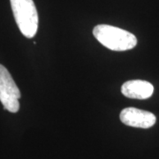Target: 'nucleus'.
Listing matches in <instances>:
<instances>
[{
	"mask_svg": "<svg viewBox=\"0 0 159 159\" xmlns=\"http://www.w3.org/2000/svg\"><path fill=\"white\" fill-rule=\"evenodd\" d=\"M121 93L127 98L147 99L153 95L154 87L151 83L142 80L125 81L121 87Z\"/></svg>",
	"mask_w": 159,
	"mask_h": 159,
	"instance_id": "39448f33",
	"label": "nucleus"
},
{
	"mask_svg": "<svg viewBox=\"0 0 159 159\" xmlns=\"http://www.w3.org/2000/svg\"><path fill=\"white\" fill-rule=\"evenodd\" d=\"M20 91L10 73L3 65H0V102L4 109L12 113L17 112L20 110Z\"/></svg>",
	"mask_w": 159,
	"mask_h": 159,
	"instance_id": "7ed1b4c3",
	"label": "nucleus"
},
{
	"mask_svg": "<svg viewBox=\"0 0 159 159\" xmlns=\"http://www.w3.org/2000/svg\"><path fill=\"white\" fill-rule=\"evenodd\" d=\"M119 119L123 124L128 126L143 129L150 128L157 122V118L152 112L134 107L124 109L120 112Z\"/></svg>",
	"mask_w": 159,
	"mask_h": 159,
	"instance_id": "20e7f679",
	"label": "nucleus"
},
{
	"mask_svg": "<svg viewBox=\"0 0 159 159\" xmlns=\"http://www.w3.org/2000/svg\"><path fill=\"white\" fill-rule=\"evenodd\" d=\"M13 16L20 32L33 38L38 29V13L33 0H10Z\"/></svg>",
	"mask_w": 159,
	"mask_h": 159,
	"instance_id": "f03ea898",
	"label": "nucleus"
},
{
	"mask_svg": "<svg viewBox=\"0 0 159 159\" xmlns=\"http://www.w3.org/2000/svg\"><path fill=\"white\" fill-rule=\"evenodd\" d=\"M93 34L101 44L114 51H129L137 44L134 34L111 25H97L93 29Z\"/></svg>",
	"mask_w": 159,
	"mask_h": 159,
	"instance_id": "f257e3e1",
	"label": "nucleus"
}]
</instances>
